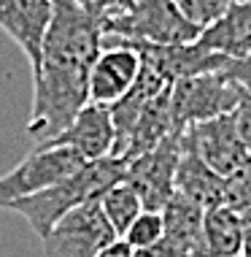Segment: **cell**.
<instances>
[{
    "instance_id": "4",
    "label": "cell",
    "mask_w": 251,
    "mask_h": 257,
    "mask_svg": "<svg viewBox=\"0 0 251 257\" xmlns=\"http://www.w3.org/2000/svg\"><path fill=\"white\" fill-rule=\"evenodd\" d=\"M243 89L235 87L224 73H203L170 87V114L176 133L227 116L243 100Z\"/></svg>"
},
{
    "instance_id": "8",
    "label": "cell",
    "mask_w": 251,
    "mask_h": 257,
    "mask_svg": "<svg viewBox=\"0 0 251 257\" xmlns=\"http://www.w3.org/2000/svg\"><path fill=\"white\" fill-rule=\"evenodd\" d=\"M143 60L119 38L103 36V52L89 71V103L114 106L135 87Z\"/></svg>"
},
{
    "instance_id": "29",
    "label": "cell",
    "mask_w": 251,
    "mask_h": 257,
    "mask_svg": "<svg viewBox=\"0 0 251 257\" xmlns=\"http://www.w3.org/2000/svg\"><path fill=\"white\" fill-rule=\"evenodd\" d=\"M240 257H243V254H240Z\"/></svg>"
},
{
    "instance_id": "24",
    "label": "cell",
    "mask_w": 251,
    "mask_h": 257,
    "mask_svg": "<svg viewBox=\"0 0 251 257\" xmlns=\"http://www.w3.org/2000/svg\"><path fill=\"white\" fill-rule=\"evenodd\" d=\"M135 257H192L189 252H186L184 246H178L176 241L170 238H162L157 241L154 246H146V249H138Z\"/></svg>"
},
{
    "instance_id": "1",
    "label": "cell",
    "mask_w": 251,
    "mask_h": 257,
    "mask_svg": "<svg viewBox=\"0 0 251 257\" xmlns=\"http://www.w3.org/2000/svg\"><path fill=\"white\" fill-rule=\"evenodd\" d=\"M54 17L44 57L33 73L36 92L27 136L44 147L65 133L89 103V71L103 52V22L76 0H52Z\"/></svg>"
},
{
    "instance_id": "17",
    "label": "cell",
    "mask_w": 251,
    "mask_h": 257,
    "mask_svg": "<svg viewBox=\"0 0 251 257\" xmlns=\"http://www.w3.org/2000/svg\"><path fill=\"white\" fill-rule=\"evenodd\" d=\"M235 3L238 0H173V6L184 14L186 22H192L200 30H205L216 19H221Z\"/></svg>"
},
{
    "instance_id": "3",
    "label": "cell",
    "mask_w": 251,
    "mask_h": 257,
    "mask_svg": "<svg viewBox=\"0 0 251 257\" xmlns=\"http://www.w3.org/2000/svg\"><path fill=\"white\" fill-rule=\"evenodd\" d=\"M200 27L186 22L173 0H135L132 11L119 19L103 22V36H114L130 44L149 46H181L200 38Z\"/></svg>"
},
{
    "instance_id": "14",
    "label": "cell",
    "mask_w": 251,
    "mask_h": 257,
    "mask_svg": "<svg viewBox=\"0 0 251 257\" xmlns=\"http://www.w3.org/2000/svg\"><path fill=\"white\" fill-rule=\"evenodd\" d=\"M243 225L240 214L229 206H216L203 219V257H240Z\"/></svg>"
},
{
    "instance_id": "26",
    "label": "cell",
    "mask_w": 251,
    "mask_h": 257,
    "mask_svg": "<svg viewBox=\"0 0 251 257\" xmlns=\"http://www.w3.org/2000/svg\"><path fill=\"white\" fill-rule=\"evenodd\" d=\"M240 225H243V257H251V208L240 214Z\"/></svg>"
},
{
    "instance_id": "13",
    "label": "cell",
    "mask_w": 251,
    "mask_h": 257,
    "mask_svg": "<svg viewBox=\"0 0 251 257\" xmlns=\"http://www.w3.org/2000/svg\"><path fill=\"white\" fill-rule=\"evenodd\" d=\"M203 219H205V208H200L197 203L181 195H173L162 211L165 238L176 241L192 257H203Z\"/></svg>"
},
{
    "instance_id": "2",
    "label": "cell",
    "mask_w": 251,
    "mask_h": 257,
    "mask_svg": "<svg viewBox=\"0 0 251 257\" xmlns=\"http://www.w3.org/2000/svg\"><path fill=\"white\" fill-rule=\"evenodd\" d=\"M124 171L127 163L119 157H103L95 163H87L79 173H73L71 179L49 187V190L38 192L33 198L17 200L9 208L30 222V227L41 238L52 233V227L57 225L62 217H68L76 208L95 203L106 195L108 190H114L116 184L124 182Z\"/></svg>"
},
{
    "instance_id": "15",
    "label": "cell",
    "mask_w": 251,
    "mask_h": 257,
    "mask_svg": "<svg viewBox=\"0 0 251 257\" xmlns=\"http://www.w3.org/2000/svg\"><path fill=\"white\" fill-rule=\"evenodd\" d=\"M17 3H19V25H22V36H19L17 46L27 54L33 73H36L41 57H44L46 33L52 27L54 3L52 0H17Z\"/></svg>"
},
{
    "instance_id": "11",
    "label": "cell",
    "mask_w": 251,
    "mask_h": 257,
    "mask_svg": "<svg viewBox=\"0 0 251 257\" xmlns=\"http://www.w3.org/2000/svg\"><path fill=\"white\" fill-rule=\"evenodd\" d=\"M176 195L192 200L200 208L224 206V179L194 152L189 138L181 136V160L176 171Z\"/></svg>"
},
{
    "instance_id": "25",
    "label": "cell",
    "mask_w": 251,
    "mask_h": 257,
    "mask_svg": "<svg viewBox=\"0 0 251 257\" xmlns=\"http://www.w3.org/2000/svg\"><path fill=\"white\" fill-rule=\"evenodd\" d=\"M97 257H135V249H132L124 238H116V241H111L106 249H100Z\"/></svg>"
},
{
    "instance_id": "27",
    "label": "cell",
    "mask_w": 251,
    "mask_h": 257,
    "mask_svg": "<svg viewBox=\"0 0 251 257\" xmlns=\"http://www.w3.org/2000/svg\"><path fill=\"white\" fill-rule=\"evenodd\" d=\"M76 3H81L84 9H89V6H92V0H76Z\"/></svg>"
},
{
    "instance_id": "22",
    "label": "cell",
    "mask_w": 251,
    "mask_h": 257,
    "mask_svg": "<svg viewBox=\"0 0 251 257\" xmlns=\"http://www.w3.org/2000/svg\"><path fill=\"white\" fill-rule=\"evenodd\" d=\"M0 30H6L14 41L22 36V25H19V3L17 0H0Z\"/></svg>"
},
{
    "instance_id": "20",
    "label": "cell",
    "mask_w": 251,
    "mask_h": 257,
    "mask_svg": "<svg viewBox=\"0 0 251 257\" xmlns=\"http://www.w3.org/2000/svg\"><path fill=\"white\" fill-rule=\"evenodd\" d=\"M221 73H224L235 87H240L243 92L251 95V52L240 60H227V65L221 68Z\"/></svg>"
},
{
    "instance_id": "10",
    "label": "cell",
    "mask_w": 251,
    "mask_h": 257,
    "mask_svg": "<svg viewBox=\"0 0 251 257\" xmlns=\"http://www.w3.org/2000/svg\"><path fill=\"white\" fill-rule=\"evenodd\" d=\"M44 147L76 149L87 163L111 157L114 155V147H116V127H114L111 108L100 106V103H87V106L79 111V116L73 119L71 127H68L65 133H60L54 141L44 144Z\"/></svg>"
},
{
    "instance_id": "9",
    "label": "cell",
    "mask_w": 251,
    "mask_h": 257,
    "mask_svg": "<svg viewBox=\"0 0 251 257\" xmlns=\"http://www.w3.org/2000/svg\"><path fill=\"white\" fill-rule=\"evenodd\" d=\"M184 136L189 138L194 152L208 163V168H213L221 179L232 176L235 171L243 168L251 160L232 114L203 122V124H194V127L184 130Z\"/></svg>"
},
{
    "instance_id": "21",
    "label": "cell",
    "mask_w": 251,
    "mask_h": 257,
    "mask_svg": "<svg viewBox=\"0 0 251 257\" xmlns=\"http://www.w3.org/2000/svg\"><path fill=\"white\" fill-rule=\"evenodd\" d=\"M132 6H135V0H92L89 11L100 22H108V19H119L127 11H132Z\"/></svg>"
},
{
    "instance_id": "16",
    "label": "cell",
    "mask_w": 251,
    "mask_h": 257,
    "mask_svg": "<svg viewBox=\"0 0 251 257\" xmlns=\"http://www.w3.org/2000/svg\"><path fill=\"white\" fill-rule=\"evenodd\" d=\"M100 208H103V214H106L108 225L114 227L116 238H124V233L130 230V225L146 211L143 200L138 198V192L124 182L116 184L114 190H108L106 195L100 198Z\"/></svg>"
},
{
    "instance_id": "19",
    "label": "cell",
    "mask_w": 251,
    "mask_h": 257,
    "mask_svg": "<svg viewBox=\"0 0 251 257\" xmlns=\"http://www.w3.org/2000/svg\"><path fill=\"white\" fill-rule=\"evenodd\" d=\"M224 206H229L238 214L251 208V160L232 176L224 179Z\"/></svg>"
},
{
    "instance_id": "12",
    "label": "cell",
    "mask_w": 251,
    "mask_h": 257,
    "mask_svg": "<svg viewBox=\"0 0 251 257\" xmlns=\"http://www.w3.org/2000/svg\"><path fill=\"white\" fill-rule=\"evenodd\" d=\"M197 44L205 52H213L227 60L246 57L251 52V6L246 0H238L224 17L200 33Z\"/></svg>"
},
{
    "instance_id": "5",
    "label": "cell",
    "mask_w": 251,
    "mask_h": 257,
    "mask_svg": "<svg viewBox=\"0 0 251 257\" xmlns=\"http://www.w3.org/2000/svg\"><path fill=\"white\" fill-rule=\"evenodd\" d=\"M87 160L68 147H36L17 168L0 176V208L33 198L79 173Z\"/></svg>"
},
{
    "instance_id": "23",
    "label": "cell",
    "mask_w": 251,
    "mask_h": 257,
    "mask_svg": "<svg viewBox=\"0 0 251 257\" xmlns=\"http://www.w3.org/2000/svg\"><path fill=\"white\" fill-rule=\"evenodd\" d=\"M232 116H235V124H238V133L243 138V144H246V149L251 155V95L248 92L243 95V100L232 111Z\"/></svg>"
},
{
    "instance_id": "7",
    "label": "cell",
    "mask_w": 251,
    "mask_h": 257,
    "mask_svg": "<svg viewBox=\"0 0 251 257\" xmlns=\"http://www.w3.org/2000/svg\"><path fill=\"white\" fill-rule=\"evenodd\" d=\"M111 241H116V233L103 214L100 200H95L62 217L41 244L44 257H97Z\"/></svg>"
},
{
    "instance_id": "18",
    "label": "cell",
    "mask_w": 251,
    "mask_h": 257,
    "mask_svg": "<svg viewBox=\"0 0 251 257\" xmlns=\"http://www.w3.org/2000/svg\"><path fill=\"white\" fill-rule=\"evenodd\" d=\"M162 238H165V222H162V214H157V211H143L130 225V230L124 233V241L135 252L138 249H146V246H154Z\"/></svg>"
},
{
    "instance_id": "28",
    "label": "cell",
    "mask_w": 251,
    "mask_h": 257,
    "mask_svg": "<svg viewBox=\"0 0 251 257\" xmlns=\"http://www.w3.org/2000/svg\"><path fill=\"white\" fill-rule=\"evenodd\" d=\"M246 3H248V6H251V0H246Z\"/></svg>"
},
{
    "instance_id": "6",
    "label": "cell",
    "mask_w": 251,
    "mask_h": 257,
    "mask_svg": "<svg viewBox=\"0 0 251 257\" xmlns=\"http://www.w3.org/2000/svg\"><path fill=\"white\" fill-rule=\"evenodd\" d=\"M181 136L184 133H170L159 147L151 152L135 157L127 163L124 171V184H130L143 200L146 211L162 214L170 198L176 195V171L181 160Z\"/></svg>"
}]
</instances>
